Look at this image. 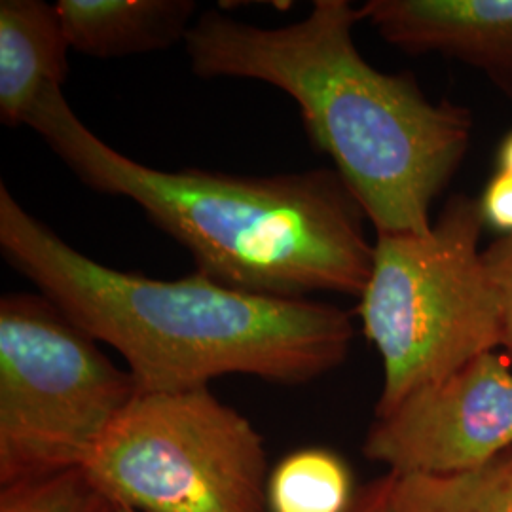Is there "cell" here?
Returning a JSON list of instances; mask_svg holds the SVG:
<instances>
[{
	"mask_svg": "<svg viewBox=\"0 0 512 512\" xmlns=\"http://www.w3.org/2000/svg\"><path fill=\"white\" fill-rule=\"evenodd\" d=\"M359 21L361 6L348 0H315L306 18L275 29L207 10L184 46L202 78L258 80L293 97L311 145L332 160L376 236L425 234L469 150L473 118L431 101L412 76L372 67L353 40Z\"/></svg>",
	"mask_w": 512,
	"mask_h": 512,
	"instance_id": "6da1fadb",
	"label": "cell"
},
{
	"mask_svg": "<svg viewBox=\"0 0 512 512\" xmlns=\"http://www.w3.org/2000/svg\"><path fill=\"white\" fill-rule=\"evenodd\" d=\"M0 251L38 293L116 349L139 393H181L222 376L313 382L348 359V311L313 298L226 287L202 272L152 279L95 262L0 184Z\"/></svg>",
	"mask_w": 512,
	"mask_h": 512,
	"instance_id": "7a4b0ae2",
	"label": "cell"
},
{
	"mask_svg": "<svg viewBox=\"0 0 512 512\" xmlns=\"http://www.w3.org/2000/svg\"><path fill=\"white\" fill-rule=\"evenodd\" d=\"M33 129L93 192L128 198L226 287L274 298L338 293L359 298L374 260L363 207L334 169L232 175L164 171L124 156L48 86L29 112Z\"/></svg>",
	"mask_w": 512,
	"mask_h": 512,
	"instance_id": "3957f363",
	"label": "cell"
},
{
	"mask_svg": "<svg viewBox=\"0 0 512 512\" xmlns=\"http://www.w3.org/2000/svg\"><path fill=\"white\" fill-rule=\"evenodd\" d=\"M480 202L454 196L425 234L376 236L357 315L384 366L374 416L497 351L501 300L480 234Z\"/></svg>",
	"mask_w": 512,
	"mask_h": 512,
	"instance_id": "277c9868",
	"label": "cell"
},
{
	"mask_svg": "<svg viewBox=\"0 0 512 512\" xmlns=\"http://www.w3.org/2000/svg\"><path fill=\"white\" fill-rule=\"evenodd\" d=\"M137 393L44 294L0 298V486L84 469Z\"/></svg>",
	"mask_w": 512,
	"mask_h": 512,
	"instance_id": "5b68a950",
	"label": "cell"
},
{
	"mask_svg": "<svg viewBox=\"0 0 512 512\" xmlns=\"http://www.w3.org/2000/svg\"><path fill=\"white\" fill-rule=\"evenodd\" d=\"M84 469L139 512H268L264 439L209 387L137 393Z\"/></svg>",
	"mask_w": 512,
	"mask_h": 512,
	"instance_id": "8992f818",
	"label": "cell"
},
{
	"mask_svg": "<svg viewBox=\"0 0 512 512\" xmlns=\"http://www.w3.org/2000/svg\"><path fill=\"white\" fill-rule=\"evenodd\" d=\"M512 450V365L490 351L374 416L363 454L399 476L456 475Z\"/></svg>",
	"mask_w": 512,
	"mask_h": 512,
	"instance_id": "52a82bcc",
	"label": "cell"
},
{
	"mask_svg": "<svg viewBox=\"0 0 512 512\" xmlns=\"http://www.w3.org/2000/svg\"><path fill=\"white\" fill-rule=\"evenodd\" d=\"M361 10L391 46L456 59L512 99V0H368Z\"/></svg>",
	"mask_w": 512,
	"mask_h": 512,
	"instance_id": "ba28073f",
	"label": "cell"
},
{
	"mask_svg": "<svg viewBox=\"0 0 512 512\" xmlns=\"http://www.w3.org/2000/svg\"><path fill=\"white\" fill-rule=\"evenodd\" d=\"M69 40L55 4L44 0L0 2V122L25 126L48 86L69 74Z\"/></svg>",
	"mask_w": 512,
	"mask_h": 512,
	"instance_id": "9c48e42d",
	"label": "cell"
},
{
	"mask_svg": "<svg viewBox=\"0 0 512 512\" xmlns=\"http://www.w3.org/2000/svg\"><path fill=\"white\" fill-rule=\"evenodd\" d=\"M74 52L99 59L162 52L184 42L196 14L192 0H59Z\"/></svg>",
	"mask_w": 512,
	"mask_h": 512,
	"instance_id": "30bf717a",
	"label": "cell"
},
{
	"mask_svg": "<svg viewBox=\"0 0 512 512\" xmlns=\"http://www.w3.org/2000/svg\"><path fill=\"white\" fill-rule=\"evenodd\" d=\"M395 476L399 512H512V450L465 473Z\"/></svg>",
	"mask_w": 512,
	"mask_h": 512,
	"instance_id": "8fae6325",
	"label": "cell"
},
{
	"mask_svg": "<svg viewBox=\"0 0 512 512\" xmlns=\"http://www.w3.org/2000/svg\"><path fill=\"white\" fill-rule=\"evenodd\" d=\"M348 465L325 448H302L270 473L268 512H348L353 503Z\"/></svg>",
	"mask_w": 512,
	"mask_h": 512,
	"instance_id": "7c38bea8",
	"label": "cell"
},
{
	"mask_svg": "<svg viewBox=\"0 0 512 512\" xmlns=\"http://www.w3.org/2000/svg\"><path fill=\"white\" fill-rule=\"evenodd\" d=\"M0 512H122L86 469L2 486Z\"/></svg>",
	"mask_w": 512,
	"mask_h": 512,
	"instance_id": "4fadbf2b",
	"label": "cell"
},
{
	"mask_svg": "<svg viewBox=\"0 0 512 512\" xmlns=\"http://www.w3.org/2000/svg\"><path fill=\"white\" fill-rule=\"evenodd\" d=\"M501 300V336L499 349L512 365V234L494 241L484 249Z\"/></svg>",
	"mask_w": 512,
	"mask_h": 512,
	"instance_id": "5bb4252c",
	"label": "cell"
},
{
	"mask_svg": "<svg viewBox=\"0 0 512 512\" xmlns=\"http://www.w3.org/2000/svg\"><path fill=\"white\" fill-rule=\"evenodd\" d=\"M484 220L505 236L512 234V175L499 171L488 183L480 200Z\"/></svg>",
	"mask_w": 512,
	"mask_h": 512,
	"instance_id": "9a60e30c",
	"label": "cell"
},
{
	"mask_svg": "<svg viewBox=\"0 0 512 512\" xmlns=\"http://www.w3.org/2000/svg\"><path fill=\"white\" fill-rule=\"evenodd\" d=\"M348 512H399L397 476L385 473L361 488L353 497Z\"/></svg>",
	"mask_w": 512,
	"mask_h": 512,
	"instance_id": "2e32d148",
	"label": "cell"
},
{
	"mask_svg": "<svg viewBox=\"0 0 512 512\" xmlns=\"http://www.w3.org/2000/svg\"><path fill=\"white\" fill-rule=\"evenodd\" d=\"M499 171L512 175V133H509V137L499 150Z\"/></svg>",
	"mask_w": 512,
	"mask_h": 512,
	"instance_id": "e0dca14e",
	"label": "cell"
},
{
	"mask_svg": "<svg viewBox=\"0 0 512 512\" xmlns=\"http://www.w3.org/2000/svg\"><path fill=\"white\" fill-rule=\"evenodd\" d=\"M122 507V512H139L135 511V509H131V507H126V505H120Z\"/></svg>",
	"mask_w": 512,
	"mask_h": 512,
	"instance_id": "ac0fdd59",
	"label": "cell"
}]
</instances>
